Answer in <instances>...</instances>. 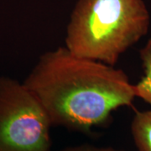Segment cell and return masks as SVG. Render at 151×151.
Returning <instances> with one entry per match:
<instances>
[{
    "instance_id": "6da1fadb",
    "label": "cell",
    "mask_w": 151,
    "mask_h": 151,
    "mask_svg": "<svg viewBox=\"0 0 151 151\" xmlns=\"http://www.w3.org/2000/svg\"><path fill=\"white\" fill-rule=\"evenodd\" d=\"M52 126L89 134L116 109L131 106L134 86L124 70L78 57L64 47L44 53L23 82Z\"/></svg>"
},
{
    "instance_id": "8992f818",
    "label": "cell",
    "mask_w": 151,
    "mask_h": 151,
    "mask_svg": "<svg viewBox=\"0 0 151 151\" xmlns=\"http://www.w3.org/2000/svg\"><path fill=\"white\" fill-rule=\"evenodd\" d=\"M58 151H125L124 150L115 149L113 147H100L91 144H81L78 145L67 147Z\"/></svg>"
},
{
    "instance_id": "277c9868",
    "label": "cell",
    "mask_w": 151,
    "mask_h": 151,
    "mask_svg": "<svg viewBox=\"0 0 151 151\" xmlns=\"http://www.w3.org/2000/svg\"><path fill=\"white\" fill-rule=\"evenodd\" d=\"M130 128L138 150L151 151V110L136 112Z\"/></svg>"
},
{
    "instance_id": "7a4b0ae2",
    "label": "cell",
    "mask_w": 151,
    "mask_h": 151,
    "mask_svg": "<svg viewBox=\"0 0 151 151\" xmlns=\"http://www.w3.org/2000/svg\"><path fill=\"white\" fill-rule=\"evenodd\" d=\"M150 23L144 0H78L67 24L65 47L78 57L114 66L147 35Z\"/></svg>"
},
{
    "instance_id": "3957f363",
    "label": "cell",
    "mask_w": 151,
    "mask_h": 151,
    "mask_svg": "<svg viewBox=\"0 0 151 151\" xmlns=\"http://www.w3.org/2000/svg\"><path fill=\"white\" fill-rule=\"evenodd\" d=\"M52 127L24 83L0 76V151H50Z\"/></svg>"
},
{
    "instance_id": "5b68a950",
    "label": "cell",
    "mask_w": 151,
    "mask_h": 151,
    "mask_svg": "<svg viewBox=\"0 0 151 151\" xmlns=\"http://www.w3.org/2000/svg\"><path fill=\"white\" fill-rule=\"evenodd\" d=\"M144 76L134 85L136 97H139L151 106V39L139 51Z\"/></svg>"
}]
</instances>
